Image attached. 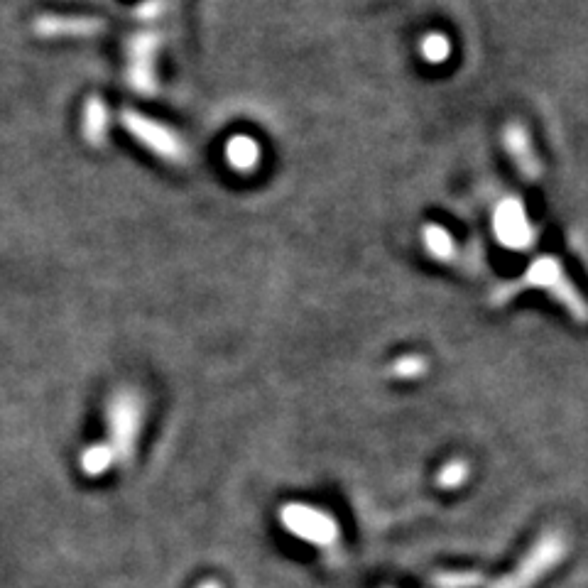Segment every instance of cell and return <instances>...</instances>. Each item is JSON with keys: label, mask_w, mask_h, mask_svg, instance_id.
I'll list each match as a JSON object with an SVG mask.
<instances>
[{"label": "cell", "mask_w": 588, "mask_h": 588, "mask_svg": "<svg viewBox=\"0 0 588 588\" xmlns=\"http://www.w3.org/2000/svg\"><path fill=\"white\" fill-rule=\"evenodd\" d=\"M527 275L532 277V282H535V285L549 287V292H552L554 297H559L566 307H574L576 312H579V317H584L586 307L581 304L579 297H574V290H571V285H566L564 272L557 263H554V260H537Z\"/></svg>", "instance_id": "7a4b0ae2"}, {"label": "cell", "mask_w": 588, "mask_h": 588, "mask_svg": "<svg viewBox=\"0 0 588 588\" xmlns=\"http://www.w3.org/2000/svg\"><path fill=\"white\" fill-rule=\"evenodd\" d=\"M422 52L429 62H444V57L449 54V42H446L441 35L427 37L422 45Z\"/></svg>", "instance_id": "5b68a950"}, {"label": "cell", "mask_w": 588, "mask_h": 588, "mask_svg": "<svg viewBox=\"0 0 588 588\" xmlns=\"http://www.w3.org/2000/svg\"><path fill=\"white\" fill-rule=\"evenodd\" d=\"M427 236H424V241H427L429 250H432L437 258H449L451 253H454V241H451V236L446 231H441V228L432 226L427 228Z\"/></svg>", "instance_id": "277c9868"}, {"label": "cell", "mask_w": 588, "mask_h": 588, "mask_svg": "<svg viewBox=\"0 0 588 588\" xmlns=\"http://www.w3.org/2000/svg\"><path fill=\"white\" fill-rule=\"evenodd\" d=\"M500 241L513 248H525L532 243V226L527 223L525 211L517 201H505L498 209V219H495Z\"/></svg>", "instance_id": "6da1fadb"}, {"label": "cell", "mask_w": 588, "mask_h": 588, "mask_svg": "<svg viewBox=\"0 0 588 588\" xmlns=\"http://www.w3.org/2000/svg\"><path fill=\"white\" fill-rule=\"evenodd\" d=\"M258 157H260V147L258 143H253L250 138H233L231 143H228V160H231L233 167H238V170H250V167L258 165Z\"/></svg>", "instance_id": "3957f363"}]
</instances>
